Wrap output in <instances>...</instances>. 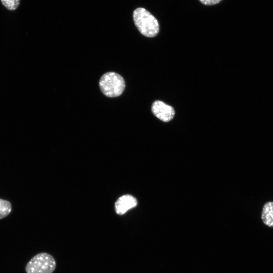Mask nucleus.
Segmentation results:
<instances>
[{"mask_svg": "<svg viewBox=\"0 0 273 273\" xmlns=\"http://www.w3.org/2000/svg\"><path fill=\"white\" fill-rule=\"evenodd\" d=\"M133 18L135 26L143 35L152 37L158 33L159 25L157 20L145 9H136L133 13Z\"/></svg>", "mask_w": 273, "mask_h": 273, "instance_id": "nucleus-1", "label": "nucleus"}, {"mask_svg": "<svg viewBox=\"0 0 273 273\" xmlns=\"http://www.w3.org/2000/svg\"><path fill=\"white\" fill-rule=\"evenodd\" d=\"M99 86L102 92L108 97L120 96L125 88V81L119 74L114 72H107L101 77Z\"/></svg>", "mask_w": 273, "mask_h": 273, "instance_id": "nucleus-2", "label": "nucleus"}, {"mask_svg": "<svg viewBox=\"0 0 273 273\" xmlns=\"http://www.w3.org/2000/svg\"><path fill=\"white\" fill-rule=\"evenodd\" d=\"M56 267V262L51 254L39 253L33 256L25 266L26 273H53Z\"/></svg>", "mask_w": 273, "mask_h": 273, "instance_id": "nucleus-3", "label": "nucleus"}, {"mask_svg": "<svg viewBox=\"0 0 273 273\" xmlns=\"http://www.w3.org/2000/svg\"><path fill=\"white\" fill-rule=\"evenodd\" d=\"M152 111L158 118L164 122H168L174 117V109L161 101H155L152 106Z\"/></svg>", "mask_w": 273, "mask_h": 273, "instance_id": "nucleus-4", "label": "nucleus"}, {"mask_svg": "<svg viewBox=\"0 0 273 273\" xmlns=\"http://www.w3.org/2000/svg\"><path fill=\"white\" fill-rule=\"evenodd\" d=\"M136 199L131 195H125L120 197L115 204L117 214L123 215L129 209L137 205Z\"/></svg>", "mask_w": 273, "mask_h": 273, "instance_id": "nucleus-5", "label": "nucleus"}, {"mask_svg": "<svg viewBox=\"0 0 273 273\" xmlns=\"http://www.w3.org/2000/svg\"><path fill=\"white\" fill-rule=\"evenodd\" d=\"M261 217L263 222L269 227L273 228V202L266 203L263 207Z\"/></svg>", "mask_w": 273, "mask_h": 273, "instance_id": "nucleus-6", "label": "nucleus"}, {"mask_svg": "<svg viewBox=\"0 0 273 273\" xmlns=\"http://www.w3.org/2000/svg\"><path fill=\"white\" fill-rule=\"evenodd\" d=\"M12 210L11 203L7 201L0 199V219H2L8 215Z\"/></svg>", "mask_w": 273, "mask_h": 273, "instance_id": "nucleus-7", "label": "nucleus"}, {"mask_svg": "<svg viewBox=\"0 0 273 273\" xmlns=\"http://www.w3.org/2000/svg\"><path fill=\"white\" fill-rule=\"evenodd\" d=\"M3 5L10 11L15 10L18 7L20 0H1Z\"/></svg>", "mask_w": 273, "mask_h": 273, "instance_id": "nucleus-8", "label": "nucleus"}, {"mask_svg": "<svg viewBox=\"0 0 273 273\" xmlns=\"http://www.w3.org/2000/svg\"><path fill=\"white\" fill-rule=\"evenodd\" d=\"M201 3L206 5H213L219 3L222 0H199Z\"/></svg>", "mask_w": 273, "mask_h": 273, "instance_id": "nucleus-9", "label": "nucleus"}]
</instances>
